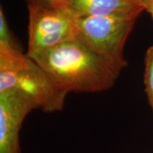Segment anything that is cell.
Masks as SVG:
<instances>
[{"label": "cell", "instance_id": "obj_1", "mask_svg": "<svg viewBox=\"0 0 153 153\" xmlns=\"http://www.w3.org/2000/svg\"><path fill=\"white\" fill-rule=\"evenodd\" d=\"M26 55L68 93L108 90L115 85L120 74L76 38Z\"/></svg>", "mask_w": 153, "mask_h": 153}, {"label": "cell", "instance_id": "obj_2", "mask_svg": "<svg viewBox=\"0 0 153 153\" xmlns=\"http://www.w3.org/2000/svg\"><path fill=\"white\" fill-rule=\"evenodd\" d=\"M9 89L22 91L45 113L62 110L68 94L20 49L0 44V92Z\"/></svg>", "mask_w": 153, "mask_h": 153}, {"label": "cell", "instance_id": "obj_3", "mask_svg": "<svg viewBox=\"0 0 153 153\" xmlns=\"http://www.w3.org/2000/svg\"><path fill=\"white\" fill-rule=\"evenodd\" d=\"M140 15L72 18L76 39L79 40L120 72L128 65L124 46Z\"/></svg>", "mask_w": 153, "mask_h": 153}, {"label": "cell", "instance_id": "obj_4", "mask_svg": "<svg viewBox=\"0 0 153 153\" xmlns=\"http://www.w3.org/2000/svg\"><path fill=\"white\" fill-rule=\"evenodd\" d=\"M28 49L26 54L48 49L75 38V28L65 11L28 6Z\"/></svg>", "mask_w": 153, "mask_h": 153}, {"label": "cell", "instance_id": "obj_5", "mask_svg": "<svg viewBox=\"0 0 153 153\" xmlns=\"http://www.w3.org/2000/svg\"><path fill=\"white\" fill-rule=\"evenodd\" d=\"M34 109V103L22 91L9 89L0 92V153H21V128Z\"/></svg>", "mask_w": 153, "mask_h": 153}, {"label": "cell", "instance_id": "obj_6", "mask_svg": "<svg viewBox=\"0 0 153 153\" xmlns=\"http://www.w3.org/2000/svg\"><path fill=\"white\" fill-rule=\"evenodd\" d=\"M145 10L130 0H70L63 10L72 18L140 15Z\"/></svg>", "mask_w": 153, "mask_h": 153}, {"label": "cell", "instance_id": "obj_7", "mask_svg": "<svg viewBox=\"0 0 153 153\" xmlns=\"http://www.w3.org/2000/svg\"><path fill=\"white\" fill-rule=\"evenodd\" d=\"M144 84L149 104L153 111V45L145 53Z\"/></svg>", "mask_w": 153, "mask_h": 153}, {"label": "cell", "instance_id": "obj_8", "mask_svg": "<svg viewBox=\"0 0 153 153\" xmlns=\"http://www.w3.org/2000/svg\"><path fill=\"white\" fill-rule=\"evenodd\" d=\"M0 43L6 44L20 49L18 44L14 41L11 30L9 29L1 5L0 7Z\"/></svg>", "mask_w": 153, "mask_h": 153}, {"label": "cell", "instance_id": "obj_9", "mask_svg": "<svg viewBox=\"0 0 153 153\" xmlns=\"http://www.w3.org/2000/svg\"><path fill=\"white\" fill-rule=\"evenodd\" d=\"M28 6H36L55 10H65L70 0H26Z\"/></svg>", "mask_w": 153, "mask_h": 153}, {"label": "cell", "instance_id": "obj_10", "mask_svg": "<svg viewBox=\"0 0 153 153\" xmlns=\"http://www.w3.org/2000/svg\"><path fill=\"white\" fill-rule=\"evenodd\" d=\"M130 1H131L132 2L135 3V4L140 6V7H143V9H146L147 6L149 3H150V1L151 0H130Z\"/></svg>", "mask_w": 153, "mask_h": 153}, {"label": "cell", "instance_id": "obj_11", "mask_svg": "<svg viewBox=\"0 0 153 153\" xmlns=\"http://www.w3.org/2000/svg\"><path fill=\"white\" fill-rule=\"evenodd\" d=\"M151 15L152 18L153 19V0H151L150 3L148 4V6H147L146 9H145Z\"/></svg>", "mask_w": 153, "mask_h": 153}]
</instances>
